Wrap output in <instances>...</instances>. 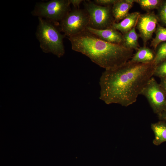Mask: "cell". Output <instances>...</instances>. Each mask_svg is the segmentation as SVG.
I'll use <instances>...</instances> for the list:
<instances>
[{
  "mask_svg": "<svg viewBox=\"0 0 166 166\" xmlns=\"http://www.w3.org/2000/svg\"><path fill=\"white\" fill-rule=\"evenodd\" d=\"M156 65L129 61L113 69L105 70L100 77V99L107 104L127 107L135 102L153 76Z\"/></svg>",
  "mask_w": 166,
  "mask_h": 166,
  "instance_id": "obj_1",
  "label": "cell"
},
{
  "mask_svg": "<svg viewBox=\"0 0 166 166\" xmlns=\"http://www.w3.org/2000/svg\"><path fill=\"white\" fill-rule=\"evenodd\" d=\"M68 38L73 50L86 56L105 70L121 66L128 61L133 55V49L123 44L104 41L87 30Z\"/></svg>",
  "mask_w": 166,
  "mask_h": 166,
  "instance_id": "obj_2",
  "label": "cell"
},
{
  "mask_svg": "<svg viewBox=\"0 0 166 166\" xmlns=\"http://www.w3.org/2000/svg\"><path fill=\"white\" fill-rule=\"evenodd\" d=\"M39 23L36 32L40 47L45 53H52L60 57L65 53L63 39L64 34L60 33L59 26L41 18H38Z\"/></svg>",
  "mask_w": 166,
  "mask_h": 166,
  "instance_id": "obj_3",
  "label": "cell"
},
{
  "mask_svg": "<svg viewBox=\"0 0 166 166\" xmlns=\"http://www.w3.org/2000/svg\"><path fill=\"white\" fill-rule=\"evenodd\" d=\"M70 0H52L36 3L31 14L38 18H45L59 26L60 22L71 10Z\"/></svg>",
  "mask_w": 166,
  "mask_h": 166,
  "instance_id": "obj_4",
  "label": "cell"
},
{
  "mask_svg": "<svg viewBox=\"0 0 166 166\" xmlns=\"http://www.w3.org/2000/svg\"><path fill=\"white\" fill-rule=\"evenodd\" d=\"M89 26L88 15L85 10L76 8L70 10L60 22L59 28L68 38L77 35Z\"/></svg>",
  "mask_w": 166,
  "mask_h": 166,
  "instance_id": "obj_5",
  "label": "cell"
},
{
  "mask_svg": "<svg viewBox=\"0 0 166 166\" xmlns=\"http://www.w3.org/2000/svg\"><path fill=\"white\" fill-rule=\"evenodd\" d=\"M83 4L88 15L89 26L96 29H104L111 27L115 22L112 6H99L89 0H84Z\"/></svg>",
  "mask_w": 166,
  "mask_h": 166,
  "instance_id": "obj_6",
  "label": "cell"
},
{
  "mask_svg": "<svg viewBox=\"0 0 166 166\" xmlns=\"http://www.w3.org/2000/svg\"><path fill=\"white\" fill-rule=\"evenodd\" d=\"M140 95L146 97L154 113L158 115L166 110V95L154 77L149 80Z\"/></svg>",
  "mask_w": 166,
  "mask_h": 166,
  "instance_id": "obj_7",
  "label": "cell"
},
{
  "mask_svg": "<svg viewBox=\"0 0 166 166\" xmlns=\"http://www.w3.org/2000/svg\"><path fill=\"white\" fill-rule=\"evenodd\" d=\"M159 20L154 12H148L140 14L137 21L136 27L139 32L144 46H146L148 41L151 39L155 32Z\"/></svg>",
  "mask_w": 166,
  "mask_h": 166,
  "instance_id": "obj_8",
  "label": "cell"
},
{
  "mask_svg": "<svg viewBox=\"0 0 166 166\" xmlns=\"http://www.w3.org/2000/svg\"><path fill=\"white\" fill-rule=\"evenodd\" d=\"M87 30L104 41L111 43L123 44V34L112 27L106 29L100 30L88 26Z\"/></svg>",
  "mask_w": 166,
  "mask_h": 166,
  "instance_id": "obj_9",
  "label": "cell"
},
{
  "mask_svg": "<svg viewBox=\"0 0 166 166\" xmlns=\"http://www.w3.org/2000/svg\"><path fill=\"white\" fill-rule=\"evenodd\" d=\"M134 2V0H118L112 6V12L115 22L125 18Z\"/></svg>",
  "mask_w": 166,
  "mask_h": 166,
  "instance_id": "obj_10",
  "label": "cell"
},
{
  "mask_svg": "<svg viewBox=\"0 0 166 166\" xmlns=\"http://www.w3.org/2000/svg\"><path fill=\"white\" fill-rule=\"evenodd\" d=\"M140 14L138 12L128 13L122 21L117 23L114 22L111 27L124 34L136 26Z\"/></svg>",
  "mask_w": 166,
  "mask_h": 166,
  "instance_id": "obj_11",
  "label": "cell"
},
{
  "mask_svg": "<svg viewBox=\"0 0 166 166\" xmlns=\"http://www.w3.org/2000/svg\"><path fill=\"white\" fill-rule=\"evenodd\" d=\"M155 56L154 50L144 46L138 48L129 61L135 63L148 64L154 62Z\"/></svg>",
  "mask_w": 166,
  "mask_h": 166,
  "instance_id": "obj_12",
  "label": "cell"
},
{
  "mask_svg": "<svg viewBox=\"0 0 166 166\" xmlns=\"http://www.w3.org/2000/svg\"><path fill=\"white\" fill-rule=\"evenodd\" d=\"M151 128L154 135L153 144L158 145L166 141V122L160 121L157 122L152 124Z\"/></svg>",
  "mask_w": 166,
  "mask_h": 166,
  "instance_id": "obj_13",
  "label": "cell"
},
{
  "mask_svg": "<svg viewBox=\"0 0 166 166\" xmlns=\"http://www.w3.org/2000/svg\"><path fill=\"white\" fill-rule=\"evenodd\" d=\"M136 26L128 32L123 34V45L126 48L137 51L139 46L138 40L139 37L136 31Z\"/></svg>",
  "mask_w": 166,
  "mask_h": 166,
  "instance_id": "obj_14",
  "label": "cell"
},
{
  "mask_svg": "<svg viewBox=\"0 0 166 166\" xmlns=\"http://www.w3.org/2000/svg\"><path fill=\"white\" fill-rule=\"evenodd\" d=\"M155 37L151 42V46L156 49L161 43L166 42V28L158 25L155 31Z\"/></svg>",
  "mask_w": 166,
  "mask_h": 166,
  "instance_id": "obj_15",
  "label": "cell"
},
{
  "mask_svg": "<svg viewBox=\"0 0 166 166\" xmlns=\"http://www.w3.org/2000/svg\"><path fill=\"white\" fill-rule=\"evenodd\" d=\"M135 2L138 4L141 8L146 11L158 9L162 4V0H134Z\"/></svg>",
  "mask_w": 166,
  "mask_h": 166,
  "instance_id": "obj_16",
  "label": "cell"
},
{
  "mask_svg": "<svg viewBox=\"0 0 166 166\" xmlns=\"http://www.w3.org/2000/svg\"><path fill=\"white\" fill-rule=\"evenodd\" d=\"M154 63L157 65L166 60V42L160 43L156 48Z\"/></svg>",
  "mask_w": 166,
  "mask_h": 166,
  "instance_id": "obj_17",
  "label": "cell"
},
{
  "mask_svg": "<svg viewBox=\"0 0 166 166\" xmlns=\"http://www.w3.org/2000/svg\"><path fill=\"white\" fill-rule=\"evenodd\" d=\"M153 76L158 77L160 79L166 77V60L156 66Z\"/></svg>",
  "mask_w": 166,
  "mask_h": 166,
  "instance_id": "obj_18",
  "label": "cell"
},
{
  "mask_svg": "<svg viewBox=\"0 0 166 166\" xmlns=\"http://www.w3.org/2000/svg\"><path fill=\"white\" fill-rule=\"evenodd\" d=\"M158 10L159 20L166 27V0L164 1Z\"/></svg>",
  "mask_w": 166,
  "mask_h": 166,
  "instance_id": "obj_19",
  "label": "cell"
},
{
  "mask_svg": "<svg viewBox=\"0 0 166 166\" xmlns=\"http://www.w3.org/2000/svg\"><path fill=\"white\" fill-rule=\"evenodd\" d=\"M118 0H94L96 4L103 6H110L114 5Z\"/></svg>",
  "mask_w": 166,
  "mask_h": 166,
  "instance_id": "obj_20",
  "label": "cell"
},
{
  "mask_svg": "<svg viewBox=\"0 0 166 166\" xmlns=\"http://www.w3.org/2000/svg\"><path fill=\"white\" fill-rule=\"evenodd\" d=\"M71 4H72L75 8H78L80 4L83 2V0H70Z\"/></svg>",
  "mask_w": 166,
  "mask_h": 166,
  "instance_id": "obj_21",
  "label": "cell"
},
{
  "mask_svg": "<svg viewBox=\"0 0 166 166\" xmlns=\"http://www.w3.org/2000/svg\"><path fill=\"white\" fill-rule=\"evenodd\" d=\"M160 84L166 95V77L160 78Z\"/></svg>",
  "mask_w": 166,
  "mask_h": 166,
  "instance_id": "obj_22",
  "label": "cell"
},
{
  "mask_svg": "<svg viewBox=\"0 0 166 166\" xmlns=\"http://www.w3.org/2000/svg\"><path fill=\"white\" fill-rule=\"evenodd\" d=\"M157 116L160 121H164L166 122V110L163 111Z\"/></svg>",
  "mask_w": 166,
  "mask_h": 166,
  "instance_id": "obj_23",
  "label": "cell"
}]
</instances>
